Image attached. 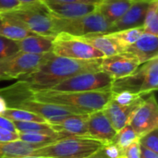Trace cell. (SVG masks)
Masks as SVG:
<instances>
[{
    "mask_svg": "<svg viewBox=\"0 0 158 158\" xmlns=\"http://www.w3.org/2000/svg\"><path fill=\"white\" fill-rule=\"evenodd\" d=\"M143 97V95H141L139 94H134L127 91L118 92V93H112V100H114L116 103H118L120 106H131L137 102L139 99Z\"/></svg>",
    "mask_w": 158,
    "mask_h": 158,
    "instance_id": "obj_30",
    "label": "cell"
},
{
    "mask_svg": "<svg viewBox=\"0 0 158 158\" xmlns=\"http://www.w3.org/2000/svg\"><path fill=\"white\" fill-rule=\"evenodd\" d=\"M125 52L133 55L141 65L155 57H158V36L143 33Z\"/></svg>",
    "mask_w": 158,
    "mask_h": 158,
    "instance_id": "obj_16",
    "label": "cell"
},
{
    "mask_svg": "<svg viewBox=\"0 0 158 158\" xmlns=\"http://www.w3.org/2000/svg\"><path fill=\"white\" fill-rule=\"evenodd\" d=\"M7 108V105H6V100L0 95V116L3 115V113L6 110Z\"/></svg>",
    "mask_w": 158,
    "mask_h": 158,
    "instance_id": "obj_40",
    "label": "cell"
},
{
    "mask_svg": "<svg viewBox=\"0 0 158 158\" xmlns=\"http://www.w3.org/2000/svg\"><path fill=\"white\" fill-rule=\"evenodd\" d=\"M20 4H33V3H38L42 2V0H17Z\"/></svg>",
    "mask_w": 158,
    "mask_h": 158,
    "instance_id": "obj_42",
    "label": "cell"
},
{
    "mask_svg": "<svg viewBox=\"0 0 158 158\" xmlns=\"http://www.w3.org/2000/svg\"><path fill=\"white\" fill-rule=\"evenodd\" d=\"M31 33L13 17L6 12H0V35L13 41L21 40Z\"/></svg>",
    "mask_w": 158,
    "mask_h": 158,
    "instance_id": "obj_21",
    "label": "cell"
},
{
    "mask_svg": "<svg viewBox=\"0 0 158 158\" xmlns=\"http://www.w3.org/2000/svg\"><path fill=\"white\" fill-rule=\"evenodd\" d=\"M0 128L5 129V130H7V131H10L17 132L13 122L10 121L9 119L4 118V117H2V116H0Z\"/></svg>",
    "mask_w": 158,
    "mask_h": 158,
    "instance_id": "obj_37",
    "label": "cell"
},
{
    "mask_svg": "<svg viewBox=\"0 0 158 158\" xmlns=\"http://www.w3.org/2000/svg\"><path fill=\"white\" fill-rule=\"evenodd\" d=\"M144 63L142 64L132 74L124 77L119 80L113 81L111 85V93H118V92H131L134 94H139L143 87V79H144Z\"/></svg>",
    "mask_w": 158,
    "mask_h": 158,
    "instance_id": "obj_20",
    "label": "cell"
},
{
    "mask_svg": "<svg viewBox=\"0 0 158 158\" xmlns=\"http://www.w3.org/2000/svg\"><path fill=\"white\" fill-rule=\"evenodd\" d=\"M20 5L17 0H0V12H6L15 9Z\"/></svg>",
    "mask_w": 158,
    "mask_h": 158,
    "instance_id": "obj_36",
    "label": "cell"
},
{
    "mask_svg": "<svg viewBox=\"0 0 158 158\" xmlns=\"http://www.w3.org/2000/svg\"><path fill=\"white\" fill-rule=\"evenodd\" d=\"M100 65L101 59L77 60L52 54L36 69L5 89L19 94L46 90L75 75L100 71Z\"/></svg>",
    "mask_w": 158,
    "mask_h": 158,
    "instance_id": "obj_1",
    "label": "cell"
},
{
    "mask_svg": "<svg viewBox=\"0 0 158 158\" xmlns=\"http://www.w3.org/2000/svg\"><path fill=\"white\" fill-rule=\"evenodd\" d=\"M2 117L9 119L12 122H46L44 118L31 112L12 107H7L3 113Z\"/></svg>",
    "mask_w": 158,
    "mask_h": 158,
    "instance_id": "obj_26",
    "label": "cell"
},
{
    "mask_svg": "<svg viewBox=\"0 0 158 158\" xmlns=\"http://www.w3.org/2000/svg\"><path fill=\"white\" fill-rule=\"evenodd\" d=\"M61 2L68 3H80V4H90V5H98L102 0H56Z\"/></svg>",
    "mask_w": 158,
    "mask_h": 158,
    "instance_id": "obj_39",
    "label": "cell"
},
{
    "mask_svg": "<svg viewBox=\"0 0 158 158\" xmlns=\"http://www.w3.org/2000/svg\"><path fill=\"white\" fill-rule=\"evenodd\" d=\"M19 133L0 128V143H9L19 141Z\"/></svg>",
    "mask_w": 158,
    "mask_h": 158,
    "instance_id": "obj_35",
    "label": "cell"
},
{
    "mask_svg": "<svg viewBox=\"0 0 158 158\" xmlns=\"http://www.w3.org/2000/svg\"><path fill=\"white\" fill-rule=\"evenodd\" d=\"M19 51L17 41H13L0 35V61Z\"/></svg>",
    "mask_w": 158,
    "mask_h": 158,
    "instance_id": "obj_32",
    "label": "cell"
},
{
    "mask_svg": "<svg viewBox=\"0 0 158 158\" xmlns=\"http://www.w3.org/2000/svg\"><path fill=\"white\" fill-rule=\"evenodd\" d=\"M139 137L158 128V105L155 93L137 108L129 123Z\"/></svg>",
    "mask_w": 158,
    "mask_h": 158,
    "instance_id": "obj_9",
    "label": "cell"
},
{
    "mask_svg": "<svg viewBox=\"0 0 158 158\" xmlns=\"http://www.w3.org/2000/svg\"><path fill=\"white\" fill-rule=\"evenodd\" d=\"M153 0H135L125 14L111 25V32L143 27L145 14Z\"/></svg>",
    "mask_w": 158,
    "mask_h": 158,
    "instance_id": "obj_12",
    "label": "cell"
},
{
    "mask_svg": "<svg viewBox=\"0 0 158 158\" xmlns=\"http://www.w3.org/2000/svg\"><path fill=\"white\" fill-rule=\"evenodd\" d=\"M102 151L107 158H122L123 156V151L114 143L104 144Z\"/></svg>",
    "mask_w": 158,
    "mask_h": 158,
    "instance_id": "obj_33",
    "label": "cell"
},
{
    "mask_svg": "<svg viewBox=\"0 0 158 158\" xmlns=\"http://www.w3.org/2000/svg\"><path fill=\"white\" fill-rule=\"evenodd\" d=\"M116 133V130L113 128L103 110L89 114L88 138L106 144L112 143Z\"/></svg>",
    "mask_w": 158,
    "mask_h": 158,
    "instance_id": "obj_11",
    "label": "cell"
},
{
    "mask_svg": "<svg viewBox=\"0 0 158 158\" xmlns=\"http://www.w3.org/2000/svg\"><path fill=\"white\" fill-rule=\"evenodd\" d=\"M143 33L144 31L143 27H136L115 32H110V34L117 40V42L118 43V44L124 52L129 46L133 44Z\"/></svg>",
    "mask_w": 158,
    "mask_h": 158,
    "instance_id": "obj_25",
    "label": "cell"
},
{
    "mask_svg": "<svg viewBox=\"0 0 158 158\" xmlns=\"http://www.w3.org/2000/svg\"><path fill=\"white\" fill-rule=\"evenodd\" d=\"M50 13L60 19H73L87 15L96 10L97 5L68 3L56 0H42Z\"/></svg>",
    "mask_w": 158,
    "mask_h": 158,
    "instance_id": "obj_13",
    "label": "cell"
},
{
    "mask_svg": "<svg viewBox=\"0 0 158 158\" xmlns=\"http://www.w3.org/2000/svg\"><path fill=\"white\" fill-rule=\"evenodd\" d=\"M113 80L103 71L86 72L70 77L46 89L53 92H94L109 91Z\"/></svg>",
    "mask_w": 158,
    "mask_h": 158,
    "instance_id": "obj_7",
    "label": "cell"
},
{
    "mask_svg": "<svg viewBox=\"0 0 158 158\" xmlns=\"http://www.w3.org/2000/svg\"><path fill=\"white\" fill-rule=\"evenodd\" d=\"M80 38L100 51L105 57L124 52L117 40L110 33L92 34L87 36H81Z\"/></svg>",
    "mask_w": 158,
    "mask_h": 158,
    "instance_id": "obj_17",
    "label": "cell"
},
{
    "mask_svg": "<svg viewBox=\"0 0 158 158\" xmlns=\"http://www.w3.org/2000/svg\"><path fill=\"white\" fill-rule=\"evenodd\" d=\"M68 138L59 132H56L54 131H36V132H19V141L33 143V144H42L48 145L58 142L62 139Z\"/></svg>",
    "mask_w": 158,
    "mask_h": 158,
    "instance_id": "obj_23",
    "label": "cell"
},
{
    "mask_svg": "<svg viewBox=\"0 0 158 158\" xmlns=\"http://www.w3.org/2000/svg\"><path fill=\"white\" fill-rule=\"evenodd\" d=\"M104 143L88 137H68L35 150L31 156L48 158H89Z\"/></svg>",
    "mask_w": 158,
    "mask_h": 158,
    "instance_id": "obj_2",
    "label": "cell"
},
{
    "mask_svg": "<svg viewBox=\"0 0 158 158\" xmlns=\"http://www.w3.org/2000/svg\"><path fill=\"white\" fill-rule=\"evenodd\" d=\"M42 144L28 143L22 141L0 143V158H20L31 156V154L43 147Z\"/></svg>",
    "mask_w": 158,
    "mask_h": 158,
    "instance_id": "obj_22",
    "label": "cell"
},
{
    "mask_svg": "<svg viewBox=\"0 0 158 158\" xmlns=\"http://www.w3.org/2000/svg\"><path fill=\"white\" fill-rule=\"evenodd\" d=\"M6 13L13 17L31 33L47 37L56 35L54 31L52 15L43 2L20 4L15 9L6 11Z\"/></svg>",
    "mask_w": 158,
    "mask_h": 158,
    "instance_id": "obj_3",
    "label": "cell"
},
{
    "mask_svg": "<svg viewBox=\"0 0 158 158\" xmlns=\"http://www.w3.org/2000/svg\"><path fill=\"white\" fill-rule=\"evenodd\" d=\"M141 157V145L139 141L132 143L123 150L122 158H140Z\"/></svg>",
    "mask_w": 158,
    "mask_h": 158,
    "instance_id": "obj_34",
    "label": "cell"
},
{
    "mask_svg": "<svg viewBox=\"0 0 158 158\" xmlns=\"http://www.w3.org/2000/svg\"><path fill=\"white\" fill-rule=\"evenodd\" d=\"M139 143L142 147L158 154V128L141 136Z\"/></svg>",
    "mask_w": 158,
    "mask_h": 158,
    "instance_id": "obj_31",
    "label": "cell"
},
{
    "mask_svg": "<svg viewBox=\"0 0 158 158\" xmlns=\"http://www.w3.org/2000/svg\"><path fill=\"white\" fill-rule=\"evenodd\" d=\"M144 96L139 99L137 102L131 106H120L118 103H116L114 100H110L106 106L103 109V112L109 119L110 123L112 124L113 128L116 130V131H118L123 127H125L127 124L130 123L133 114L137 110V108L141 106V104L143 102Z\"/></svg>",
    "mask_w": 158,
    "mask_h": 158,
    "instance_id": "obj_14",
    "label": "cell"
},
{
    "mask_svg": "<svg viewBox=\"0 0 158 158\" xmlns=\"http://www.w3.org/2000/svg\"><path fill=\"white\" fill-rule=\"evenodd\" d=\"M52 53L56 56H62L77 60L102 59L104 55L78 36L67 33H57L53 39Z\"/></svg>",
    "mask_w": 158,
    "mask_h": 158,
    "instance_id": "obj_5",
    "label": "cell"
},
{
    "mask_svg": "<svg viewBox=\"0 0 158 158\" xmlns=\"http://www.w3.org/2000/svg\"><path fill=\"white\" fill-rule=\"evenodd\" d=\"M17 132H36L53 131L47 122H13Z\"/></svg>",
    "mask_w": 158,
    "mask_h": 158,
    "instance_id": "obj_29",
    "label": "cell"
},
{
    "mask_svg": "<svg viewBox=\"0 0 158 158\" xmlns=\"http://www.w3.org/2000/svg\"><path fill=\"white\" fill-rule=\"evenodd\" d=\"M54 37H47L38 34H31L21 40L17 41L19 50L30 54L52 53Z\"/></svg>",
    "mask_w": 158,
    "mask_h": 158,
    "instance_id": "obj_18",
    "label": "cell"
},
{
    "mask_svg": "<svg viewBox=\"0 0 158 158\" xmlns=\"http://www.w3.org/2000/svg\"><path fill=\"white\" fill-rule=\"evenodd\" d=\"M144 79L140 94L146 95L156 92L158 88V57L144 63Z\"/></svg>",
    "mask_w": 158,
    "mask_h": 158,
    "instance_id": "obj_24",
    "label": "cell"
},
{
    "mask_svg": "<svg viewBox=\"0 0 158 158\" xmlns=\"http://www.w3.org/2000/svg\"><path fill=\"white\" fill-rule=\"evenodd\" d=\"M144 33L158 36V0H153L146 11L143 25Z\"/></svg>",
    "mask_w": 158,
    "mask_h": 158,
    "instance_id": "obj_27",
    "label": "cell"
},
{
    "mask_svg": "<svg viewBox=\"0 0 158 158\" xmlns=\"http://www.w3.org/2000/svg\"><path fill=\"white\" fill-rule=\"evenodd\" d=\"M53 53L30 54L19 51L0 61V81L15 80L25 76L36 69Z\"/></svg>",
    "mask_w": 158,
    "mask_h": 158,
    "instance_id": "obj_6",
    "label": "cell"
},
{
    "mask_svg": "<svg viewBox=\"0 0 158 158\" xmlns=\"http://www.w3.org/2000/svg\"><path fill=\"white\" fill-rule=\"evenodd\" d=\"M135 0H102L96 10L112 25L120 19Z\"/></svg>",
    "mask_w": 158,
    "mask_h": 158,
    "instance_id": "obj_19",
    "label": "cell"
},
{
    "mask_svg": "<svg viewBox=\"0 0 158 158\" xmlns=\"http://www.w3.org/2000/svg\"><path fill=\"white\" fill-rule=\"evenodd\" d=\"M7 107L19 108L31 112L44 118L50 125H56L67 116L73 115L72 111L57 105L34 100L31 97H20L6 102Z\"/></svg>",
    "mask_w": 158,
    "mask_h": 158,
    "instance_id": "obj_8",
    "label": "cell"
},
{
    "mask_svg": "<svg viewBox=\"0 0 158 158\" xmlns=\"http://www.w3.org/2000/svg\"><path fill=\"white\" fill-rule=\"evenodd\" d=\"M20 158H48V157H42V156H25V157Z\"/></svg>",
    "mask_w": 158,
    "mask_h": 158,
    "instance_id": "obj_43",
    "label": "cell"
},
{
    "mask_svg": "<svg viewBox=\"0 0 158 158\" xmlns=\"http://www.w3.org/2000/svg\"><path fill=\"white\" fill-rule=\"evenodd\" d=\"M140 137L132 129L130 124H127L121 130L117 131L112 143H114L117 146H118L122 151L131 145L132 143L139 141Z\"/></svg>",
    "mask_w": 158,
    "mask_h": 158,
    "instance_id": "obj_28",
    "label": "cell"
},
{
    "mask_svg": "<svg viewBox=\"0 0 158 158\" xmlns=\"http://www.w3.org/2000/svg\"><path fill=\"white\" fill-rule=\"evenodd\" d=\"M88 118L89 114L69 115L51 128L66 137H88Z\"/></svg>",
    "mask_w": 158,
    "mask_h": 158,
    "instance_id": "obj_15",
    "label": "cell"
},
{
    "mask_svg": "<svg viewBox=\"0 0 158 158\" xmlns=\"http://www.w3.org/2000/svg\"><path fill=\"white\" fill-rule=\"evenodd\" d=\"M140 158H158V154L141 146V157Z\"/></svg>",
    "mask_w": 158,
    "mask_h": 158,
    "instance_id": "obj_38",
    "label": "cell"
},
{
    "mask_svg": "<svg viewBox=\"0 0 158 158\" xmlns=\"http://www.w3.org/2000/svg\"><path fill=\"white\" fill-rule=\"evenodd\" d=\"M140 66L139 60L133 55L122 52L102 58L100 70L116 81L132 74Z\"/></svg>",
    "mask_w": 158,
    "mask_h": 158,
    "instance_id": "obj_10",
    "label": "cell"
},
{
    "mask_svg": "<svg viewBox=\"0 0 158 158\" xmlns=\"http://www.w3.org/2000/svg\"><path fill=\"white\" fill-rule=\"evenodd\" d=\"M89 158H107L105 155H104V153H103V151H102V149L101 150H99L97 153H95L94 156H92L91 157Z\"/></svg>",
    "mask_w": 158,
    "mask_h": 158,
    "instance_id": "obj_41",
    "label": "cell"
},
{
    "mask_svg": "<svg viewBox=\"0 0 158 158\" xmlns=\"http://www.w3.org/2000/svg\"><path fill=\"white\" fill-rule=\"evenodd\" d=\"M52 19L56 34L63 32L81 37L111 32V24L97 10L73 19H60L52 15Z\"/></svg>",
    "mask_w": 158,
    "mask_h": 158,
    "instance_id": "obj_4",
    "label": "cell"
}]
</instances>
